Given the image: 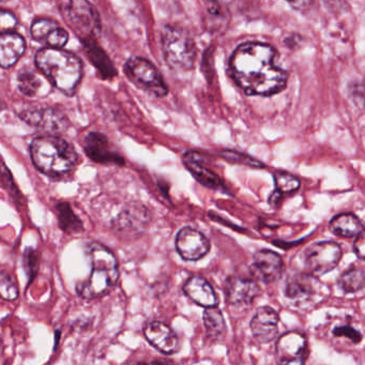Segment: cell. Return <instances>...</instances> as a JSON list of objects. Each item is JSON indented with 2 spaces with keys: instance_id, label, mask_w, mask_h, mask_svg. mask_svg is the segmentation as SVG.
<instances>
[{
  "instance_id": "1",
  "label": "cell",
  "mask_w": 365,
  "mask_h": 365,
  "mask_svg": "<svg viewBox=\"0 0 365 365\" xmlns=\"http://www.w3.org/2000/svg\"><path fill=\"white\" fill-rule=\"evenodd\" d=\"M277 51L258 42L241 44L230 57V73L250 96H273L284 91L288 73L275 65Z\"/></svg>"
},
{
  "instance_id": "2",
  "label": "cell",
  "mask_w": 365,
  "mask_h": 365,
  "mask_svg": "<svg viewBox=\"0 0 365 365\" xmlns=\"http://www.w3.org/2000/svg\"><path fill=\"white\" fill-rule=\"evenodd\" d=\"M31 157L37 170L54 180L71 176L81 160L74 147L56 135L35 138L31 144Z\"/></svg>"
},
{
  "instance_id": "3",
  "label": "cell",
  "mask_w": 365,
  "mask_h": 365,
  "mask_svg": "<svg viewBox=\"0 0 365 365\" xmlns=\"http://www.w3.org/2000/svg\"><path fill=\"white\" fill-rule=\"evenodd\" d=\"M36 66L55 88L73 96L83 78L81 59L61 48H46L36 54Z\"/></svg>"
},
{
  "instance_id": "4",
  "label": "cell",
  "mask_w": 365,
  "mask_h": 365,
  "mask_svg": "<svg viewBox=\"0 0 365 365\" xmlns=\"http://www.w3.org/2000/svg\"><path fill=\"white\" fill-rule=\"evenodd\" d=\"M85 252L91 262V274L78 284L76 292L84 299L106 296L112 292L118 282V260L108 247L100 243H89Z\"/></svg>"
},
{
  "instance_id": "5",
  "label": "cell",
  "mask_w": 365,
  "mask_h": 365,
  "mask_svg": "<svg viewBox=\"0 0 365 365\" xmlns=\"http://www.w3.org/2000/svg\"><path fill=\"white\" fill-rule=\"evenodd\" d=\"M162 50L166 63L177 72L193 69L196 59V46L187 29L168 25L162 31Z\"/></svg>"
},
{
  "instance_id": "6",
  "label": "cell",
  "mask_w": 365,
  "mask_h": 365,
  "mask_svg": "<svg viewBox=\"0 0 365 365\" xmlns=\"http://www.w3.org/2000/svg\"><path fill=\"white\" fill-rule=\"evenodd\" d=\"M123 72L128 80L138 88L153 97L163 98L168 89L159 70L147 59L132 57L125 63Z\"/></svg>"
},
{
  "instance_id": "7",
  "label": "cell",
  "mask_w": 365,
  "mask_h": 365,
  "mask_svg": "<svg viewBox=\"0 0 365 365\" xmlns=\"http://www.w3.org/2000/svg\"><path fill=\"white\" fill-rule=\"evenodd\" d=\"M66 16L82 41L97 38L101 31L99 14L88 0H68Z\"/></svg>"
},
{
  "instance_id": "8",
  "label": "cell",
  "mask_w": 365,
  "mask_h": 365,
  "mask_svg": "<svg viewBox=\"0 0 365 365\" xmlns=\"http://www.w3.org/2000/svg\"><path fill=\"white\" fill-rule=\"evenodd\" d=\"M341 254V247L332 241L314 243L303 253L305 269L316 277L326 274L336 268Z\"/></svg>"
},
{
  "instance_id": "9",
  "label": "cell",
  "mask_w": 365,
  "mask_h": 365,
  "mask_svg": "<svg viewBox=\"0 0 365 365\" xmlns=\"http://www.w3.org/2000/svg\"><path fill=\"white\" fill-rule=\"evenodd\" d=\"M307 351V341L304 335L298 331H289L277 339L275 356L281 364H303Z\"/></svg>"
},
{
  "instance_id": "10",
  "label": "cell",
  "mask_w": 365,
  "mask_h": 365,
  "mask_svg": "<svg viewBox=\"0 0 365 365\" xmlns=\"http://www.w3.org/2000/svg\"><path fill=\"white\" fill-rule=\"evenodd\" d=\"M176 250L181 258L187 262H197L210 251V241L200 230L183 227L176 237Z\"/></svg>"
},
{
  "instance_id": "11",
  "label": "cell",
  "mask_w": 365,
  "mask_h": 365,
  "mask_svg": "<svg viewBox=\"0 0 365 365\" xmlns=\"http://www.w3.org/2000/svg\"><path fill=\"white\" fill-rule=\"evenodd\" d=\"M84 150L91 161L99 164L125 165V158L113 147L112 143L100 132H91L84 140Z\"/></svg>"
},
{
  "instance_id": "12",
  "label": "cell",
  "mask_w": 365,
  "mask_h": 365,
  "mask_svg": "<svg viewBox=\"0 0 365 365\" xmlns=\"http://www.w3.org/2000/svg\"><path fill=\"white\" fill-rule=\"evenodd\" d=\"M20 117L31 127L38 128L51 134L61 133L69 125L65 115L54 108H31L21 113Z\"/></svg>"
},
{
  "instance_id": "13",
  "label": "cell",
  "mask_w": 365,
  "mask_h": 365,
  "mask_svg": "<svg viewBox=\"0 0 365 365\" xmlns=\"http://www.w3.org/2000/svg\"><path fill=\"white\" fill-rule=\"evenodd\" d=\"M151 221V213L146 206L134 204L123 209L113 221V228L118 234L136 235L143 232Z\"/></svg>"
},
{
  "instance_id": "14",
  "label": "cell",
  "mask_w": 365,
  "mask_h": 365,
  "mask_svg": "<svg viewBox=\"0 0 365 365\" xmlns=\"http://www.w3.org/2000/svg\"><path fill=\"white\" fill-rule=\"evenodd\" d=\"M226 301L232 307H249L260 294V288L251 279L228 277L224 285Z\"/></svg>"
},
{
  "instance_id": "15",
  "label": "cell",
  "mask_w": 365,
  "mask_h": 365,
  "mask_svg": "<svg viewBox=\"0 0 365 365\" xmlns=\"http://www.w3.org/2000/svg\"><path fill=\"white\" fill-rule=\"evenodd\" d=\"M279 314L275 309L270 307H259L250 324L252 334L258 343H270L279 333Z\"/></svg>"
},
{
  "instance_id": "16",
  "label": "cell",
  "mask_w": 365,
  "mask_h": 365,
  "mask_svg": "<svg viewBox=\"0 0 365 365\" xmlns=\"http://www.w3.org/2000/svg\"><path fill=\"white\" fill-rule=\"evenodd\" d=\"M144 335L151 346L164 354H173L179 350V339L168 324L162 322H149L145 326Z\"/></svg>"
},
{
  "instance_id": "17",
  "label": "cell",
  "mask_w": 365,
  "mask_h": 365,
  "mask_svg": "<svg viewBox=\"0 0 365 365\" xmlns=\"http://www.w3.org/2000/svg\"><path fill=\"white\" fill-rule=\"evenodd\" d=\"M252 269L264 283H274L281 279L284 262L281 256L270 250H260L253 256Z\"/></svg>"
},
{
  "instance_id": "18",
  "label": "cell",
  "mask_w": 365,
  "mask_h": 365,
  "mask_svg": "<svg viewBox=\"0 0 365 365\" xmlns=\"http://www.w3.org/2000/svg\"><path fill=\"white\" fill-rule=\"evenodd\" d=\"M183 163L194 178L204 187L217 191L227 192L224 181L215 172L205 165V159L202 153L197 151H187L183 155Z\"/></svg>"
},
{
  "instance_id": "19",
  "label": "cell",
  "mask_w": 365,
  "mask_h": 365,
  "mask_svg": "<svg viewBox=\"0 0 365 365\" xmlns=\"http://www.w3.org/2000/svg\"><path fill=\"white\" fill-rule=\"evenodd\" d=\"M31 37L48 48H61L69 40V35L54 21L39 19L31 25Z\"/></svg>"
},
{
  "instance_id": "20",
  "label": "cell",
  "mask_w": 365,
  "mask_h": 365,
  "mask_svg": "<svg viewBox=\"0 0 365 365\" xmlns=\"http://www.w3.org/2000/svg\"><path fill=\"white\" fill-rule=\"evenodd\" d=\"M51 86L53 85L41 71L24 69L18 76V89L25 97H46Z\"/></svg>"
},
{
  "instance_id": "21",
  "label": "cell",
  "mask_w": 365,
  "mask_h": 365,
  "mask_svg": "<svg viewBox=\"0 0 365 365\" xmlns=\"http://www.w3.org/2000/svg\"><path fill=\"white\" fill-rule=\"evenodd\" d=\"M183 292L193 302L202 307H217L219 303L215 289L204 277H190L183 286Z\"/></svg>"
},
{
  "instance_id": "22",
  "label": "cell",
  "mask_w": 365,
  "mask_h": 365,
  "mask_svg": "<svg viewBox=\"0 0 365 365\" xmlns=\"http://www.w3.org/2000/svg\"><path fill=\"white\" fill-rule=\"evenodd\" d=\"M318 288L319 282L317 277L307 271L290 277L286 284L285 294L292 300H303L313 297L317 292Z\"/></svg>"
},
{
  "instance_id": "23",
  "label": "cell",
  "mask_w": 365,
  "mask_h": 365,
  "mask_svg": "<svg viewBox=\"0 0 365 365\" xmlns=\"http://www.w3.org/2000/svg\"><path fill=\"white\" fill-rule=\"evenodd\" d=\"M26 43L23 37L14 31L1 34L0 39V63L3 68H10L18 63L24 54Z\"/></svg>"
},
{
  "instance_id": "24",
  "label": "cell",
  "mask_w": 365,
  "mask_h": 365,
  "mask_svg": "<svg viewBox=\"0 0 365 365\" xmlns=\"http://www.w3.org/2000/svg\"><path fill=\"white\" fill-rule=\"evenodd\" d=\"M85 48H86L87 54L91 63L97 68L98 71L102 74L106 78H110L116 76V69L113 65L108 55L106 54L101 46L98 44L97 38H91V39L84 40Z\"/></svg>"
},
{
  "instance_id": "25",
  "label": "cell",
  "mask_w": 365,
  "mask_h": 365,
  "mask_svg": "<svg viewBox=\"0 0 365 365\" xmlns=\"http://www.w3.org/2000/svg\"><path fill=\"white\" fill-rule=\"evenodd\" d=\"M329 230L335 236L341 238L356 237L363 230L360 220L352 213H341L331 220Z\"/></svg>"
},
{
  "instance_id": "26",
  "label": "cell",
  "mask_w": 365,
  "mask_h": 365,
  "mask_svg": "<svg viewBox=\"0 0 365 365\" xmlns=\"http://www.w3.org/2000/svg\"><path fill=\"white\" fill-rule=\"evenodd\" d=\"M206 335L210 341H221L227 333L225 319L221 309L217 307H206L202 315Z\"/></svg>"
},
{
  "instance_id": "27",
  "label": "cell",
  "mask_w": 365,
  "mask_h": 365,
  "mask_svg": "<svg viewBox=\"0 0 365 365\" xmlns=\"http://www.w3.org/2000/svg\"><path fill=\"white\" fill-rule=\"evenodd\" d=\"M56 215L57 219H58L59 227L66 234H80L84 230V224H83L82 220L74 212L70 202H57Z\"/></svg>"
},
{
  "instance_id": "28",
  "label": "cell",
  "mask_w": 365,
  "mask_h": 365,
  "mask_svg": "<svg viewBox=\"0 0 365 365\" xmlns=\"http://www.w3.org/2000/svg\"><path fill=\"white\" fill-rule=\"evenodd\" d=\"M337 285L346 294L360 292L365 287V271L360 268L348 269L337 279Z\"/></svg>"
},
{
  "instance_id": "29",
  "label": "cell",
  "mask_w": 365,
  "mask_h": 365,
  "mask_svg": "<svg viewBox=\"0 0 365 365\" xmlns=\"http://www.w3.org/2000/svg\"><path fill=\"white\" fill-rule=\"evenodd\" d=\"M275 190L282 194H292L300 189V180L289 173L277 172L274 176Z\"/></svg>"
},
{
  "instance_id": "30",
  "label": "cell",
  "mask_w": 365,
  "mask_h": 365,
  "mask_svg": "<svg viewBox=\"0 0 365 365\" xmlns=\"http://www.w3.org/2000/svg\"><path fill=\"white\" fill-rule=\"evenodd\" d=\"M0 294L5 300H16L19 296V288L16 281L9 273L3 271L1 279H0Z\"/></svg>"
},
{
  "instance_id": "31",
  "label": "cell",
  "mask_w": 365,
  "mask_h": 365,
  "mask_svg": "<svg viewBox=\"0 0 365 365\" xmlns=\"http://www.w3.org/2000/svg\"><path fill=\"white\" fill-rule=\"evenodd\" d=\"M221 155L226 161L232 162V163L242 164V165L250 166V168H264V164L260 163L259 161L253 159V158L250 157V155H245V153L226 150L222 153Z\"/></svg>"
},
{
  "instance_id": "32",
  "label": "cell",
  "mask_w": 365,
  "mask_h": 365,
  "mask_svg": "<svg viewBox=\"0 0 365 365\" xmlns=\"http://www.w3.org/2000/svg\"><path fill=\"white\" fill-rule=\"evenodd\" d=\"M24 267L29 274V282L33 281L39 270V254L36 250L29 247L25 251Z\"/></svg>"
},
{
  "instance_id": "33",
  "label": "cell",
  "mask_w": 365,
  "mask_h": 365,
  "mask_svg": "<svg viewBox=\"0 0 365 365\" xmlns=\"http://www.w3.org/2000/svg\"><path fill=\"white\" fill-rule=\"evenodd\" d=\"M333 335L335 337H346V339H349V341L354 344L360 343L362 341V334L358 330L349 326V324L336 327L333 330Z\"/></svg>"
},
{
  "instance_id": "34",
  "label": "cell",
  "mask_w": 365,
  "mask_h": 365,
  "mask_svg": "<svg viewBox=\"0 0 365 365\" xmlns=\"http://www.w3.org/2000/svg\"><path fill=\"white\" fill-rule=\"evenodd\" d=\"M18 22H16V16L10 12L3 10L1 11V16H0V29H1V34L9 33L14 29Z\"/></svg>"
},
{
  "instance_id": "35",
  "label": "cell",
  "mask_w": 365,
  "mask_h": 365,
  "mask_svg": "<svg viewBox=\"0 0 365 365\" xmlns=\"http://www.w3.org/2000/svg\"><path fill=\"white\" fill-rule=\"evenodd\" d=\"M354 249L358 257L365 259V228H363L362 232L356 236Z\"/></svg>"
},
{
  "instance_id": "36",
  "label": "cell",
  "mask_w": 365,
  "mask_h": 365,
  "mask_svg": "<svg viewBox=\"0 0 365 365\" xmlns=\"http://www.w3.org/2000/svg\"><path fill=\"white\" fill-rule=\"evenodd\" d=\"M286 1L297 10L307 9L312 4V0H286Z\"/></svg>"
},
{
  "instance_id": "37",
  "label": "cell",
  "mask_w": 365,
  "mask_h": 365,
  "mask_svg": "<svg viewBox=\"0 0 365 365\" xmlns=\"http://www.w3.org/2000/svg\"><path fill=\"white\" fill-rule=\"evenodd\" d=\"M284 194H282L281 192L275 190L272 194H271L270 197H269V204L273 207H279V205L281 204L282 200H284Z\"/></svg>"
}]
</instances>
